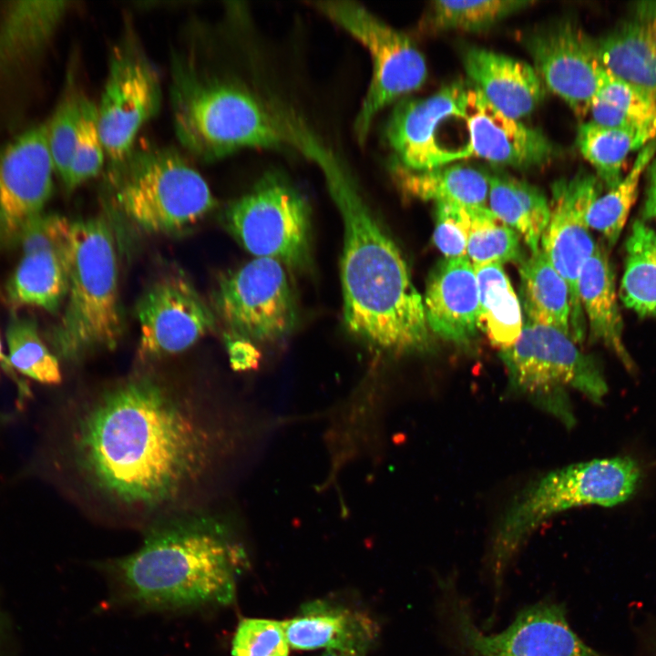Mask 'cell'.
<instances>
[{"label": "cell", "instance_id": "1", "mask_svg": "<svg viewBox=\"0 0 656 656\" xmlns=\"http://www.w3.org/2000/svg\"><path fill=\"white\" fill-rule=\"evenodd\" d=\"M220 434L191 398L138 376L110 387L78 417L76 466L92 488L124 507L155 510L211 471Z\"/></svg>", "mask_w": 656, "mask_h": 656}, {"label": "cell", "instance_id": "2", "mask_svg": "<svg viewBox=\"0 0 656 656\" xmlns=\"http://www.w3.org/2000/svg\"><path fill=\"white\" fill-rule=\"evenodd\" d=\"M299 149L322 169L343 220L346 328L378 351L401 354L424 350L430 335L424 302L399 247L333 152L312 134L301 140Z\"/></svg>", "mask_w": 656, "mask_h": 656}, {"label": "cell", "instance_id": "3", "mask_svg": "<svg viewBox=\"0 0 656 656\" xmlns=\"http://www.w3.org/2000/svg\"><path fill=\"white\" fill-rule=\"evenodd\" d=\"M244 561L227 528L195 517L152 529L137 551L101 568L121 603L147 610H189L231 604Z\"/></svg>", "mask_w": 656, "mask_h": 656}, {"label": "cell", "instance_id": "4", "mask_svg": "<svg viewBox=\"0 0 656 656\" xmlns=\"http://www.w3.org/2000/svg\"><path fill=\"white\" fill-rule=\"evenodd\" d=\"M176 135L194 157L211 161L245 148H280L288 137L277 117L248 88L184 56L172 64Z\"/></svg>", "mask_w": 656, "mask_h": 656}, {"label": "cell", "instance_id": "5", "mask_svg": "<svg viewBox=\"0 0 656 656\" xmlns=\"http://www.w3.org/2000/svg\"><path fill=\"white\" fill-rule=\"evenodd\" d=\"M115 240L103 218L71 221L66 306L52 342L65 359L115 349L122 336Z\"/></svg>", "mask_w": 656, "mask_h": 656}, {"label": "cell", "instance_id": "6", "mask_svg": "<svg viewBox=\"0 0 656 656\" xmlns=\"http://www.w3.org/2000/svg\"><path fill=\"white\" fill-rule=\"evenodd\" d=\"M641 469L629 457L594 459L555 470L517 496L494 533L489 563L496 586L525 541L551 516L579 506L613 507L637 489Z\"/></svg>", "mask_w": 656, "mask_h": 656}, {"label": "cell", "instance_id": "7", "mask_svg": "<svg viewBox=\"0 0 656 656\" xmlns=\"http://www.w3.org/2000/svg\"><path fill=\"white\" fill-rule=\"evenodd\" d=\"M108 173L117 208L147 232L182 231L216 206L200 173L172 149H133Z\"/></svg>", "mask_w": 656, "mask_h": 656}, {"label": "cell", "instance_id": "8", "mask_svg": "<svg viewBox=\"0 0 656 656\" xmlns=\"http://www.w3.org/2000/svg\"><path fill=\"white\" fill-rule=\"evenodd\" d=\"M511 389L568 427L575 424L568 391L600 404L608 386L595 359L560 330L527 322L517 342L500 350Z\"/></svg>", "mask_w": 656, "mask_h": 656}, {"label": "cell", "instance_id": "9", "mask_svg": "<svg viewBox=\"0 0 656 656\" xmlns=\"http://www.w3.org/2000/svg\"><path fill=\"white\" fill-rule=\"evenodd\" d=\"M234 239L256 257L292 270L312 262V211L305 197L283 176L267 173L224 212Z\"/></svg>", "mask_w": 656, "mask_h": 656}, {"label": "cell", "instance_id": "10", "mask_svg": "<svg viewBox=\"0 0 656 656\" xmlns=\"http://www.w3.org/2000/svg\"><path fill=\"white\" fill-rule=\"evenodd\" d=\"M368 50L373 76L354 121V131L364 143L379 111L397 98L419 88L427 75L424 56L411 38L350 1L313 2Z\"/></svg>", "mask_w": 656, "mask_h": 656}, {"label": "cell", "instance_id": "11", "mask_svg": "<svg viewBox=\"0 0 656 656\" xmlns=\"http://www.w3.org/2000/svg\"><path fill=\"white\" fill-rule=\"evenodd\" d=\"M443 608L454 641L466 656H608L589 646L569 625L560 604L539 602L521 610L505 630L484 633L452 582Z\"/></svg>", "mask_w": 656, "mask_h": 656}, {"label": "cell", "instance_id": "12", "mask_svg": "<svg viewBox=\"0 0 656 656\" xmlns=\"http://www.w3.org/2000/svg\"><path fill=\"white\" fill-rule=\"evenodd\" d=\"M213 310L229 334L253 343L285 339L298 321L287 271L280 261L267 257H256L220 276Z\"/></svg>", "mask_w": 656, "mask_h": 656}, {"label": "cell", "instance_id": "13", "mask_svg": "<svg viewBox=\"0 0 656 656\" xmlns=\"http://www.w3.org/2000/svg\"><path fill=\"white\" fill-rule=\"evenodd\" d=\"M161 105L160 82L154 67L129 36L113 50L97 104L98 127L109 169L133 151L142 127Z\"/></svg>", "mask_w": 656, "mask_h": 656}, {"label": "cell", "instance_id": "14", "mask_svg": "<svg viewBox=\"0 0 656 656\" xmlns=\"http://www.w3.org/2000/svg\"><path fill=\"white\" fill-rule=\"evenodd\" d=\"M551 191L550 217L539 249L568 284L570 336L578 343L586 334L579 280L583 265L597 246L589 232L587 214L600 195V185L596 176L580 173L554 182Z\"/></svg>", "mask_w": 656, "mask_h": 656}, {"label": "cell", "instance_id": "15", "mask_svg": "<svg viewBox=\"0 0 656 656\" xmlns=\"http://www.w3.org/2000/svg\"><path fill=\"white\" fill-rule=\"evenodd\" d=\"M136 313L143 360L183 352L216 328L214 310L180 273H168L150 284L138 299Z\"/></svg>", "mask_w": 656, "mask_h": 656}, {"label": "cell", "instance_id": "16", "mask_svg": "<svg viewBox=\"0 0 656 656\" xmlns=\"http://www.w3.org/2000/svg\"><path fill=\"white\" fill-rule=\"evenodd\" d=\"M466 84L455 82L424 98H406L395 105L384 128L394 165L419 172L462 159L445 142V126L465 118Z\"/></svg>", "mask_w": 656, "mask_h": 656}, {"label": "cell", "instance_id": "17", "mask_svg": "<svg viewBox=\"0 0 656 656\" xmlns=\"http://www.w3.org/2000/svg\"><path fill=\"white\" fill-rule=\"evenodd\" d=\"M527 45L545 87L578 117H586L609 75L600 57L598 39L576 21L566 19L535 33Z\"/></svg>", "mask_w": 656, "mask_h": 656}, {"label": "cell", "instance_id": "18", "mask_svg": "<svg viewBox=\"0 0 656 656\" xmlns=\"http://www.w3.org/2000/svg\"><path fill=\"white\" fill-rule=\"evenodd\" d=\"M56 174L46 121L34 125L0 148V238L18 241L43 214Z\"/></svg>", "mask_w": 656, "mask_h": 656}, {"label": "cell", "instance_id": "19", "mask_svg": "<svg viewBox=\"0 0 656 656\" xmlns=\"http://www.w3.org/2000/svg\"><path fill=\"white\" fill-rule=\"evenodd\" d=\"M464 112L469 158L528 169L546 163L556 153L542 131L503 114L475 87H467Z\"/></svg>", "mask_w": 656, "mask_h": 656}, {"label": "cell", "instance_id": "20", "mask_svg": "<svg viewBox=\"0 0 656 656\" xmlns=\"http://www.w3.org/2000/svg\"><path fill=\"white\" fill-rule=\"evenodd\" d=\"M423 302L427 326L438 337L461 343L476 336L478 286L466 257L446 258L436 266Z\"/></svg>", "mask_w": 656, "mask_h": 656}, {"label": "cell", "instance_id": "21", "mask_svg": "<svg viewBox=\"0 0 656 656\" xmlns=\"http://www.w3.org/2000/svg\"><path fill=\"white\" fill-rule=\"evenodd\" d=\"M282 623L290 647L296 650L325 649L364 656L378 635V626L367 614L326 600L307 602Z\"/></svg>", "mask_w": 656, "mask_h": 656}, {"label": "cell", "instance_id": "22", "mask_svg": "<svg viewBox=\"0 0 656 656\" xmlns=\"http://www.w3.org/2000/svg\"><path fill=\"white\" fill-rule=\"evenodd\" d=\"M598 46L610 74L656 100V1L634 3Z\"/></svg>", "mask_w": 656, "mask_h": 656}, {"label": "cell", "instance_id": "23", "mask_svg": "<svg viewBox=\"0 0 656 656\" xmlns=\"http://www.w3.org/2000/svg\"><path fill=\"white\" fill-rule=\"evenodd\" d=\"M464 68L486 99L515 119L528 116L541 102L544 84L529 64L481 47L463 56Z\"/></svg>", "mask_w": 656, "mask_h": 656}, {"label": "cell", "instance_id": "24", "mask_svg": "<svg viewBox=\"0 0 656 656\" xmlns=\"http://www.w3.org/2000/svg\"><path fill=\"white\" fill-rule=\"evenodd\" d=\"M645 174L644 200L625 242V266L618 293L638 316L656 318V156Z\"/></svg>", "mask_w": 656, "mask_h": 656}, {"label": "cell", "instance_id": "25", "mask_svg": "<svg viewBox=\"0 0 656 656\" xmlns=\"http://www.w3.org/2000/svg\"><path fill=\"white\" fill-rule=\"evenodd\" d=\"M616 278L606 247L597 246L583 265L579 280V296L589 335L602 343L630 373L635 364L623 340Z\"/></svg>", "mask_w": 656, "mask_h": 656}, {"label": "cell", "instance_id": "26", "mask_svg": "<svg viewBox=\"0 0 656 656\" xmlns=\"http://www.w3.org/2000/svg\"><path fill=\"white\" fill-rule=\"evenodd\" d=\"M67 1H12L0 16V78L36 59L68 10Z\"/></svg>", "mask_w": 656, "mask_h": 656}, {"label": "cell", "instance_id": "27", "mask_svg": "<svg viewBox=\"0 0 656 656\" xmlns=\"http://www.w3.org/2000/svg\"><path fill=\"white\" fill-rule=\"evenodd\" d=\"M69 237L23 254L8 283L13 302L52 313L61 306L68 289Z\"/></svg>", "mask_w": 656, "mask_h": 656}, {"label": "cell", "instance_id": "28", "mask_svg": "<svg viewBox=\"0 0 656 656\" xmlns=\"http://www.w3.org/2000/svg\"><path fill=\"white\" fill-rule=\"evenodd\" d=\"M518 272L519 302L527 322L551 326L570 336L569 289L542 251L526 257Z\"/></svg>", "mask_w": 656, "mask_h": 656}, {"label": "cell", "instance_id": "29", "mask_svg": "<svg viewBox=\"0 0 656 656\" xmlns=\"http://www.w3.org/2000/svg\"><path fill=\"white\" fill-rule=\"evenodd\" d=\"M488 209L522 238L534 253L549 217L550 205L534 185L507 175L489 176Z\"/></svg>", "mask_w": 656, "mask_h": 656}, {"label": "cell", "instance_id": "30", "mask_svg": "<svg viewBox=\"0 0 656 656\" xmlns=\"http://www.w3.org/2000/svg\"><path fill=\"white\" fill-rule=\"evenodd\" d=\"M399 188L422 200L451 202L470 207H487L489 176L472 167L446 165L414 172L393 166Z\"/></svg>", "mask_w": 656, "mask_h": 656}, {"label": "cell", "instance_id": "31", "mask_svg": "<svg viewBox=\"0 0 656 656\" xmlns=\"http://www.w3.org/2000/svg\"><path fill=\"white\" fill-rule=\"evenodd\" d=\"M478 286L477 329L499 350L512 346L523 329L522 309L502 264L474 266Z\"/></svg>", "mask_w": 656, "mask_h": 656}, {"label": "cell", "instance_id": "32", "mask_svg": "<svg viewBox=\"0 0 656 656\" xmlns=\"http://www.w3.org/2000/svg\"><path fill=\"white\" fill-rule=\"evenodd\" d=\"M589 114L598 125L641 132L656 140V100L610 73Z\"/></svg>", "mask_w": 656, "mask_h": 656}, {"label": "cell", "instance_id": "33", "mask_svg": "<svg viewBox=\"0 0 656 656\" xmlns=\"http://www.w3.org/2000/svg\"><path fill=\"white\" fill-rule=\"evenodd\" d=\"M651 141L646 134L604 127L591 120L582 123L577 133V146L581 155L608 190L617 186L623 178V164L629 154L641 150Z\"/></svg>", "mask_w": 656, "mask_h": 656}, {"label": "cell", "instance_id": "34", "mask_svg": "<svg viewBox=\"0 0 656 656\" xmlns=\"http://www.w3.org/2000/svg\"><path fill=\"white\" fill-rule=\"evenodd\" d=\"M655 156L653 140L639 150L632 167L619 184L591 204L587 214L588 225L601 234L608 246L612 247L619 240L637 200L641 179Z\"/></svg>", "mask_w": 656, "mask_h": 656}, {"label": "cell", "instance_id": "35", "mask_svg": "<svg viewBox=\"0 0 656 656\" xmlns=\"http://www.w3.org/2000/svg\"><path fill=\"white\" fill-rule=\"evenodd\" d=\"M8 363L22 374L45 384L62 380L56 357L41 339L35 322L14 316L7 327Z\"/></svg>", "mask_w": 656, "mask_h": 656}, {"label": "cell", "instance_id": "36", "mask_svg": "<svg viewBox=\"0 0 656 656\" xmlns=\"http://www.w3.org/2000/svg\"><path fill=\"white\" fill-rule=\"evenodd\" d=\"M466 257L473 264L522 262L520 236L488 207H473Z\"/></svg>", "mask_w": 656, "mask_h": 656}, {"label": "cell", "instance_id": "37", "mask_svg": "<svg viewBox=\"0 0 656 656\" xmlns=\"http://www.w3.org/2000/svg\"><path fill=\"white\" fill-rule=\"evenodd\" d=\"M532 4L518 0L435 1L427 23L436 30L480 31Z\"/></svg>", "mask_w": 656, "mask_h": 656}, {"label": "cell", "instance_id": "38", "mask_svg": "<svg viewBox=\"0 0 656 656\" xmlns=\"http://www.w3.org/2000/svg\"><path fill=\"white\" fill-rule=\"evenodd\" d=\"M72 77L67 78L61 97L47 123V140L56 175L62 181L67 178L78 131L82 99Z\"/></svg>", "mask_w": 656, "mask_h": 656}, {"label": "cell", "instance_id": "39", "mask_svg": "<svg viewBox=\"0 0 656 656\" xmlns=\"http://www.w3.org/2000/svg\"><path fill=\"white\" fill-rule=\"evenodd\" d=\"M105 159L106 151L98 127L97 104L84 94L71 163L63 182L66 190L72 191L98 175Z\"/></svg>", "mask_w": 656, "mask_h": 656}, {"label": "cell", "instance_id": "40", "mask_svg": "<svg viewBox=\"0 0 656 656\" xmlns=\"http://www.w3.org/2000/svg\"><path fill=\"white\" fill-rule=\"evenodd\" d=\"M282 621L246 618L240 621L231 646L232 656H289Z\"/></svg>", "mask_w": 656, "mask_h": 656}, {"label": "cell", "instance_id": "41", "mask_svg": "<svg viewBox=\"0 0 656 656\" xmlns=\"http://www.w3.org/2000/svg\"><path fill=\"white\" fill-rule=\"evenodd\" d=\"M436 204L434 243L446 258L466 257L473 207L451 202Z\"/></svg>", "mask_w": 656, "mask_h": 656}, {"label": "cell", "instance_id": "42", "mask_svg": "<svg viewBox=\"0 0 656 656\" xmlns=\"http://www.w3.org/2000/svg\"><path fill=\"white\" fill-rule=\"evenodd\" d=\"M226 343L230 363L234 371L246 372L258 367L261 354L253 343L229 333Z\"/></svg>", "mask_w": 656, "mask_h": 656}, {"label": "cell", "instance_id": "43", "mask_svg": "<svg viewBox=\"0 0 656 656\" xmlns=\"http://www.w3.org/2000/svg\"><path fill=\"white\" fill-rule=\"evenodd\" d=\"M631 656H656V630L639 641Z\"/></svg>", "mask_w": 656, "mask_h": 656}, {"label": "cell", "instance_id": "44", "mask_svg": "<svg viewBox=\"0 0 656 656\" xmlns=\"http://www.w3.org/2000/svg\"><path fill=\"white\" fill-rule=\"evenodd\" d=\"M321 656H359V655L338 651L326 650L323 652V654Z\"/></svg>", "mask_w": 656, "mask_h": 656}, {"label": "cell", "instance_id": "45", "mask_svg": "<svg viewBox=\"0 0 656 656\" xmlns=\"http://www.w3.org/2000/svg\"><path fill=\"white\" fill-rule=\"evenodd\" d=\"M3 359H4V355H3V352H2V343H1V340H0V361H2Z\"/></svg>", "mask_w": 656, "mask_h": 656}, {"label": "cell", "instance_id": "46", "mask_svg": "<svg viewBox=\"0 0 656 656\" xmlns=\"http://www.w3.org/2000/svg\"><path fill=\"white\" fill-rule=\"evenodd\" d=\"M2 630H3V620H2V617H1V613H0V636H1V633H2Z\"/></svg>", "mask_w": 656, "mask_h": 656}]
</instances>
